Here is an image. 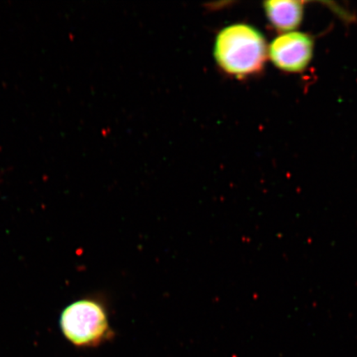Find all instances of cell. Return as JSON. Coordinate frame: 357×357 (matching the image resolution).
Masks as SVG:
<instances>
[{"label": "cell", "mask_w": 357, "mask_h": 357, "mask_svg": "<svg viewBox=\"0 0 357 357\" xmlns=\"http://www.w3.org/2000/svg\"><path fill=\"white\" fill-rule=\"evenodd\" d=\"M213 52L220 68L239 78L260 73L267 57L263 35L253 26L242 24L222 29Z\"/></svg>", "instance_id": "6da1fadb"}, {"label": "cell", "mask_w": 357, "mask_h": 357, "mask_svg": "<svg viewBox=\"0 0 357 357\" xmlns=\"http://www.w3.org/2000/svg\"><path fill=\"white\" fill-rule=\"evenodd\" d=\"M61 328L65 337L79 347L100 344L111 333L105 306L93 298L67 306L61 316Z\"/></svg>", "instance_id": "7a4b0ae2"}, {"label": "cell", "mask_w": 357, "mask_h": 357, "mask_svg": "<svg viewBox=\"0 0 357 357\" xmlns=\"http://www.w3.org/2000/svg\"><path fill=\"white\" fill-rule=\"evenodd\" d=\"M314 42L310 36L288 33L280 36L271 43L269 55L279 69L287 73H301L310 63Z\"/></svg>", "instance_id": "3957f363"}, {"label": "cell", "mask_w": 357, "mask_h": 357, "mask_svg": "<svg viewBox=\"0 0 357 357\" xmlns=\"http://www.w3.org/2000/svg\"><path fill=\"white\" fill-rule=\"evenodd\" d=\"M265 11L272 26L280 32H288L301 25L303 17V2L267 1Z\"/></svg>", "instance_id": "277c9868"}]
</instances>
